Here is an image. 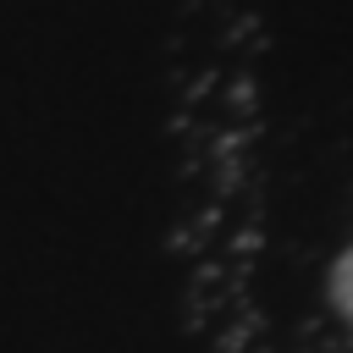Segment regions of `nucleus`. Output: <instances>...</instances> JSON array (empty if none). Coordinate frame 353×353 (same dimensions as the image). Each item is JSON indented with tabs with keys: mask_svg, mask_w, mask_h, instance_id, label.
<instances>
[{
	"mask_svg": "<svg viewBox=\"0 0 353 353\" xmlns=\"http://www.w3.org/2000/svg\"><path fill=\"white\" fill-rule=\"evenodd\" d=\"M331 303H336V314L353 325V243L336 254V265H331Z\"/></svg>",
	"mask_w": 353,
	"mask_h": 353,
	"instance_id": "f257e3e1",
	"label": "nucleus"
}]
</instances>
